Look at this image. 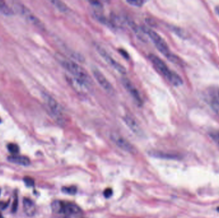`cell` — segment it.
Here are the masks:
<instances>
[{
	"label": "cell",
	"instance_id": "cell-20",
	"mask_svg": "<svg viewBox=\"0 0 219 218\" xmlns=\"http://www.w3.org/2000/svg\"><path fill=\"white\" fill-rule=\"evenodd\" d=\"M7 148H8V150H9V151L10 152L13 154H16L19 153V148L18 147V145L15 144V143H10V144H9L8 146H7Z\"/></svg>",
	"mask_w": 219,
	"mask_h": 218
},
{
	"label": "cell",
	"instance_id": "cell-19",
	"mask_svg": "<svg viewBox=\"0 0 219 218\" xmlns=\"http://www.w3.org/2000/svg\"><path fill=\"white\" fill-rule=\"evenodd\" d=\"M95 17L99 22L105 24V25H108V26H114V24H113L111 21H110V20L106 18L104 16H103L101 14H99V13H95Z\"/></svg>",
	"mask_w": 219,
	"mask_h": 218
},
{
	"label": "cell",
	"instance_id": "cell-5",
	"mask_svg": "<svg viewBox=\"0 0 219 218\" xmlns=\"http://www.w3.org/2000/svg\"><path fill=\"white\" fill-rule=\"evenodd\" d=\"M43 98L44 99L46 103L47 104L51 113L57 119V120L62 123H64L65 122L64 115L62 108L59 105L58 102H57L53 98L48 94H44Z\"/></svg>",
	"mask_w": 219,
	"mask_h": 218
},
{
	"label": "cell",
	"instance_id": "cell-18",
	"mask_svg": "<svg viewBox=\"0 0 219 218\" xmlns=\"http://www.w3.org/2000/svg\"><path fill=\"white\" fill-rule=\"evenodd\" d=\"M150 155H151L152 157L164 158V159H176L177 157V155L173 154L159 152H155L150 153Z\"/></svg>",
	"mask_w": 219,
	"mask_h": 218
},
{
	"label": "cell",
	"instance_id": "cell-29",
	"mask_svg": "<svg viewBox=\"0 0 219 218\" xmlns=\"http://www.w3.org/2000/svg\"><path fill=\"white\" fill-rule=\"evenodd\" d=\"M7 204H5L4 203H0V209H4L5 208H6Z\"/></svg>",
	"mask_w": 219,
	"mask_h": 218
},
{
	"label": "cell",
	"instance_id": "cell-34",
	"mask_svg": "<svg viewBox=\"0 0 219 218\" xmlns=\"http://www.w3.org/2000/svg\"><path fill=\"white\" fill-rule=\"evenodd\" d=\"M0 194H1V190H0Z\"/></svg>",
	"mask_w": 219,
	"mask_h": 218
},
{
	"label": "cell",
	"instance_id": "cell-2",
	"mask_svg": "<svg viewBox=\"0 0 219 218\" xmlns=\"http://www.w3.org/2000/svg\"><path fill=\"white\" fill-rule=\"evenodd\" d=\"M149 58L156 69L164 76L172 84L178 87L183 84V80L181 77L176 72L170 70L162 59L153 54H150Z\"/></svg>",
	"mask_w": 219,
	"mask_h": 218
},
{
	"label": "cell",
	"instance_id": "cell-24",
	"mask_svg": "<svg viewBox=\"0 0 219 218\" xmlns=\"http://www.w3.org/2000/svg\"><path fill=\"white\" fill-rule=\"evenodd\" d=\"M23 181L25 184V185L27 187H32L34 186L35 184V181L32 178L30 177H25L23 178Z\"/></svg>",
	"mask_w": 219,
	"mask_h": 218
},
{
	"label": "cell",
	"instance_id": "cell-27",
	"mask_svg": "<svg viewBox=\"0 0 219 218\" xmlns=\"http://www.w3.org/2000/svg\"><path fill=\"white\" fill-rule=\"evenodd\" d=\"M17 198H16V200H14V203H13L12 211L13 213H16L17 210Z\"/></svg>",
	"mask_w": 219,
	"mask_h": 218
},
{
	"label": "cell",
	"instance_id": "cell-9",
	"mask_svg": "<svg viewBox=\"0 0 219 218\" xmlns=\"http://www.w3.org/2000/svg\"><path fill=\"white\" fill-rule=\"evenodd\" d=\"M206 97L212 109L219 115V88L210 87L206 91Z\"/></svg>",
	"mask_w": 219,
	"mask_h": 218
},
{
	"label": "cell",
	"instance_id": "cell-16",
	"mask_svg": "<svg viewBox=\"0 0 219 218\" xmlns=\"http://www.w3.org/2000/svg\"><path fill=\"white\" fill-rule=\"evenodd\" d=\"M63 207H64V202L55 200L51 203V209L53 212L57 214H60L63 213Z\"/></svg>",
	"mask_w": 219,
	"mask_h": 218
},
{
	"label": "cell",
	"instance_id": "cell-6",
	"mask_svg": "<svg viewBox=\"0 0 219 218\" xmlns=\"http://www.w3.org/2000/svg\"><path fill=\"white\" fill-rule=\"evenodd\" d=\"M96 49L98 52V53L101 56V57L104 59L105 62H107L109 65H110L112 68L115 69L118 72L121 74H126V69L124 68V66L121 63H118L115 59L113 58L108 53L107 51H106L104 48H103L101 46L97 45H96Z\"/></svg>",
	"mask_w": 219,
	"mask_h": 218
},
{
	"label": "cell",
	"instance_id": "cell-30",
	"mask_svg": "<svg viewBox=\"0 0 219 218\" xmlns=\"http://www.w3.org/2000/svg\"><path fill=\"white\" fill-rule=\"evenodd\" d=\"M215 11H216V12L217 13V14L219 15V6H216V8H215Z\"/></svg>",
	"mask_w": 219,
	"mask_h": 218
},
{
	"label": "cell",
	"instance_id": "cell-22",
	"mask_svg": "<svg viewBox=\"0 0 219 218\" xmlns=\"http://www.w3.org/2000/svg\"><path fill=\"white\" fill-rule=\"evenodd\" d=\"M63 193L69 194V195H74L76 193L77 189L75 186H71V187H64L62 189Z\"/></svg>",
	"mask_w": 219,
	"mask_h": 218
},
{
	"label": "cell",
	"instance_id": "cell-8",
	"mask_svg": "<svg viewBox=\"0 0 219 218\" xmlns=\"http://www.w3.org/2000/svg\"><path fill=\"white\" fill-rule=\"evenodd\" d=\"M92 74L96 79V80L104 91H107L109 94H113L114 93V88L113 87L112 84L100 70L97 69H93Z\"/></svg>",
	"mask_w": 219,
	"mask_h": 218
},
{
	"label": "cell",
	"instance_id": "cell-26",
	"mask_svg": "<svg viewBox=\"0 0 219 218\" xmlns=\"http://www.w3.org/2000/svg\"><path fill=\"white\" fill-rule=\"evenodd\" d=\"M103 195H104V196L105 198H110L112 195H113V191L111 188H107L104 191V193H103Z\"/></svg>",
	"mask_w": 219,
	"mask_h": 218
},
{
	"label": "cell",
	"instance_id": "cell-11",
	"mask_svg": "<svg viewBox=\"0 0 219 218\" xmlns=\"http://www.w3.org/2000/svg\"><path fill=\"white\" fill-rule=\"evenodd\" d=\"M125 123L136 134L140 135L142 133L141 127L135 120V119L130 115H126L123 118Z\"/></svg>",
	"mask_w": 219,
	"mask_h": 218
},
{
	"label": "cell",
	"instance_id": "cell-31",
	"mask_svg": "<svg viewBox=\"0 0 219 218\" xmlns=\"http://www.w3.org/2000/svg\"><path fill=\"white\" fill-rule=\"evenodd\" d=\"M0 218H3L2 215V214H1V213H0Z\"/></svg>",
	"mask_w": 219,
	"mask_h": 218
},
{
	"label": "cell",
	"instance_id": "cell-12",
	"mask_svg": "<svg viewBox=\"0 0 219 218\" xmlns=\"http://www.w3.org/2000/svg\"><path fill=\"white\" fill-rule=\"evenodd\" d=\"M62 213L67 216L78 215L81 213V209L75 203L64 202Z\"/></svg>",
	"mask_w": 219,
	"mask_h": 218
},
{
	"label": "cell",
	"instance_id": "cell-1",
	"mask_svg": "<svg viewBox=\"0 0 219 218\" xmlns=\"http://www.w3.org/2000/svg\"><path fill=\"white\" fill-rule=\"evenodd\" d=\"M142 29L144 34L150 38L152 42L155 45L156 48L162 55H163L172 62L175 63H180V59L170 51L167 44L166 43L165 40L160 35L151 28L146 27V26H143Z\"/></svg>",
	"mask_w": 219,
	"mask_h": 218
},
{
	"label": "cell",
	"instance_id": "cell-7",
	"mask_svg": "<svg viewBox=\"0 0 219 218\" xmlns=\"http://www.w3.org/2000/svg\"><path fill=\"white\" fill-rule=\"evenodd\" d=\"M110 139L119 148L124 151L131 154H135L136 152V149L133 145L121 135L117 133H112L110 135Z\"/></svg>",
	"mask_w": 219,
	"mask_h": 218
},
{
	"label": "cell",
	"instance_id": "cell-33",
	"mask_svg": "<svg viewBox=\"0 0 219 218\" xmlns=\"http://www.w3.org/2000/svg\"><path fill=\"white\" fill-rule=\"evenodd\" d=\"M0 123H1V118H0Z\"/></svg>",
	"mask_w": 219,
	"mask_h": 218
},
{
	"label": "cell",
	"instance_id": "cell-32",
	"mask_svg": "<svg viewBox=\"0 0 219 218\" xmlns=\"http://www.w3.org/2000/svg\"><path fill=\"white\" fill-rule=\"evenodd\" d=\"M217 211H218V212L219 213V207L217 208Z\"/></svg>",
	"mask_w": 219,
	"mask_h": 218
},
{
	"label": "cell",
	"instance_id": "cell-23",
	"mask_svg": "<svg viewBox=\"0 0 219 218\" xmlns=\"http://www.w3.org/2000/svg\"><path fill=\"white\" fill-rule=\"evenodd\" d=\"M126 3H128L129 5L133 6H135V7H141L143 6V5L145 3V2L144 1H139V0H131V1H127Z\"/></svg>",
	"mask_w": 219,
	"mask_h": 218
},
{
	"label": "cell",
	"instance_id": "cell-13",
	"mask_svg": "<svg viewBox=\"0 0 219 218\" xmlns=\"http://www.w3.org/2000/svg\"><path fill=\"white\" fill-rule=\"evenodd\" d=\"M23 209L25 214L28 216H33L35 214V205L34 203L27 198L23 200Z\"/></svg>",
	"mask_w": 219,
	"mask_h": 218
},
{
	"label": "cell",
	"instance_id": "cell-4",
	"mask_svg": "<svg viewBox=\"0 0 219 218\" xmlns=\"http://www.w3.org/2000/svg\"><path fill=\"white\" fill-rule=\"evenodd\" d=\"M13 8L14 10L21 15L23 18H24L26 21L30 22L31 24H34L39 28H42L44 26L41 21L35 16L32 14L30 10L24 6L23 5L19 3H13Z\"/></svg>",
	"mask_w": 219,
	"mask_h": 218
},
{
	"label": "cell",
	"instance_id": "cell-17",
	"mask_svg": "<svg viewBox=\"0 0 219 218\" xmlns=\"http://www.w3.org/2000/svg\"><path fill=\"white\" fill-rule=\"evenodd\" d=\"M51 3L53 4L55 7L62 13H68L69 11L68 6L66 5L64 2L60 1H53Z\"/></svg>",
	"mask_w": 219,
	"mask_h": 218
},
{
	"label": "cell",
	"instance_id": "cell-21",
	"mask_svg": "<svg viewBox=\"0 0 219 218\" xmlns=\"http://www.w3.org/2000/svg\"><path fill=\"white\" fill-rule=\"evenodd\" d=\"M210 136L218 145H219V132L216 130H213L210 132Z\"/></svg>",
	"mask_w": 219,
	"mask_h": 218
},
{
	"label": "cell",
	"instance_id": "cell-25",
	"mask_svg": "<svg viewBox=\"0 0 219 218\" xmlns=\"http://www.w3.org/2000/svg\"><path fill=\"white\" fill-rule=\"evenodd\" d=\"M89 3H90L91 6H92L93 7H94L96 9H101L103 8V5L101 4V3H100L99 2L92 1V2H89Z\"/></svg>",
	"mask_w": 219,
	"mask_h": 218
},
{
	"label": "cell",
	"instance_id": "cell-28",
	"mask_svg": "<svg viewBox=\"0 0 219 218\" xmlns=\"http://www.w3.org/2000/svg\"><path fill=\"white\" fill-rule=\"evenodd\" d=\"M119 52H121V54L125 58H126V59L129 58V55H128V54L127 52H126L125 51H123V50H121V49L120 51H119Z\"/></svg>",
	"mask_w": 219,
	"mask_h": 218
},
{
	"label": "cell",
	"instance_id": "cell-3",
	"mask_svg": "<svg viewBox=\"0 0 219 218\" xmlns=\"http://www.w3.org/2000/svg\"><path fill=\"white\" fill-rule=\"evenodd\" d=\"M61 63L72 77L79 81L82 82L86 86L90 85L92 83V79L87 71L76 62L64 59L61 61Z\"/></svg>",
	"mask_w": 219,
	"mask_h": 218
},
{
	"label": "cell",
	"instance_id": "cell-14",
	"mask_svg": "<svg viewBox=\"0 0 219 218\" xmlns=\"http://www.w3.org/2000/svg\"><path fill=\"white\" fill-rule=\"evenodd\" d=\"M7 159L10 163L22 165V166H28L30 164V160L29 159V158L26 156L11 155L8 157Z\"/></svg>",
	"mask_w": 219,
	"mask_h": 218
},
{
	"label": "cell",
	"instance_id": "cell-15",
	"mask_svg": "<svg viewBox=\"0 0 219 218\" xmlns=\"http://www.w3.org/2000/svg\"><path fill=\"white\" fill-rule=\"evenodd\" d=\"M0 13L5 16H10L14 14V10L11 9L9 5L4 2L0 1Z\"/></svg>",
	"mask_w": 219,
	"mask_h": 218
},
{
	"label": "cell",
	"instance_id": "cell-10",
	"mask_svg": "<svg viewBox=\"0 0 219 218\" xmlns=\"http://www.w3.org/2000/svg\"><path fill=\"white\" fill-rule=\"evenodd\" d=\"M122 83L125 89L127 90V91L131 96V97L133 98L135 102L138 105H141L143 103L142 98L141 97L140 94L134 86V84L132 83V82L129 79L124 77L122 79Z\"/></svg>",
	"mask_w": 219,
	"mask_h": 218
}]
</instances>
